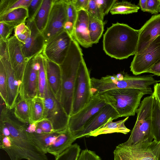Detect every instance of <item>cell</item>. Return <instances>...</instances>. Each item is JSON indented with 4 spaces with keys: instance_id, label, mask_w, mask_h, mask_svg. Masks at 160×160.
Listing matches in <instances>:
<instances>
[{
    "instance_id": "5",
    "label": "cell",
    "mask_w": 160,
    "mask_h": 160,
    "mask_svg": "<svg viewBox=\"0 0 160 160\" xmlns=\"http://www.w3.org/2000/svg\"><path fill=\"white\" fill-rule=\"evenodd\" d=\"M153 93L137 89L122 88L112 89L100 94L120 117H127L135 115L144 95H151Z\"/></svg>"
},
{
    "instance_id": "36",
    "label": "cell",
    "mask_w": 160,
    "mask_h": 160,
    "mask_svg": "<svg viewBox=\"0 0 160 160\" xmlns=\"http://www.w3.org/2000/svg\"><path fill=\"white\" fill-rule=\"evenodd\" d=\"M87 12L95 18L103 21L105 15L96 0H89Z\"/></svg>"
},
{
    "instance_id": "18",
    "label": "cell",
    "mask_w": 160,
    "mask_h": 160,
    "mask_svg": "<svg viewBox=\"0 0 160 160\" xmlns=\"http://www.w3.org/2000/svg\"><path fill=\"white\" fill-rule=\"evenodd\" d=\"M117 111L108 104L96 113L80 131L73 134L75 138L87 136L90 132L98 129L111 118L114 120L119 118Z\"/></svg>"
},
{
    "instance_id": "4",
    "label": "cell",
    "mask_w": 160,
    "mask_h": 160,
    "mask_svg": "<svg viewBox=\"0 0 160 160\" xmlns=\"http://www.w3.org/2000/svg\"><path fill=\"white\" fill-rule=\"evenodd\" d=\"M93 93L100 94L108 90L122 88H134L153 92L150 86L160 81L155 79L152 75L130 76L126 73H119L112 75H107L100 79L91 78Z\"/></svg>"
},
{
    "instance_id": "27",
    "label": "cell",
    "mask_w": 160,
    "mask_h": 160,
    "mask_svg": "<svg viewBox=\"0 0 160 160\" xmlns=\"http://www.w3.org/2000/svg\"><path fill=\"white\" fill-rule=\"evenodd\" d=\"M36 57L39 64L38 96L44 98L49 88L46 72V58L42 52L36 55Z\"/></svg>"
},
{
    "instance_id": "41",
    "label": "cell",
    "mask_w": 160,
    "mask_h": 160,
    "mask_svg": "<svg viewBox=\"0 0 160 160\" xmlns=\"http://www.w3.org/2000/svg\"><path fill=\"white\" fill-rule=\"evenodd\" d=\"M77 160H102V159L95 152L88 149H86L82 151Z\"/></svg>"
},
{
    "instance_id": "42",
    "label": "cell",
    "mask_w": 160,
    "mask_h": 160,
    "mask_svg": "<svg viewBox=\"0 0 160 160\" xmlns=\"http://www.w3.org/2000/svg\"><path fill=\"white\" fill-rule=\"evenodd\" d=\"M147 12L154 15L160 12V0H147Z\"/></svg>"
},
{
    "instance_id": "17",
    "label": "cell",
    "mask_w": 160,
    "mask_h": 160,
    "mask_svg": "<svg viewBox=\"0 0 160 160\" xmlns=\"http://www.w3.org/2000/svg\"><path fill=\"white\" fill-rule=\"evenodd\" d=\"M31 31L30 36L23 43H21L22 52L27 61L42 52L45 45L42 33L37 28L33 20L25 22Z\"/></svg>"
},
{
    "instance_id": "8",
    "label": "cell",
    "mask_w": 160,
    "mask_h": 160,
    "mask_svg": "<svg viewBox=\"0 0 160 160\" xmlns=\"http://www.w3.org/2000/svg\"><path fill=\"white\" fill-rule=\"evenodd\" d=\"M91 78L83 58L80 63L76 81L71 115L78 112L90 100L93 93Z\"/></svg>"
},
{
    "instance_id": "20",
    "label": "cell",
    "mask_w": 160,
    "mask_h": 160,
    "mask_svg": "<svg viewBox=\"0 0 160 160\" xmlns=\"http://www.w3.org/2000/svg\"><path fill=\"white\" fill-rule=\"evenodd\" d=\"M4 67L7 78V97L5 103L6 107L9 109H13L19 95V86L14 72L9 61V55L0 58Z\"/></svg>"
},
{
    "instance_id": "26",
    "label": "cell",
    "mask_w": 160,
    "mask_h": 160,
    "mask_svg": "<svg viewBox=\"0 0 160 160\" xmlns=\"http://www.w3.org/2000/svg\"><path fill=\"white\" fill-rule=\"evenodd\" d=\"M54 0H43L33 21L38 29L42 33L46 26Z\"/></svg>"
},
{
    "instance_id": "44",
    "label": "cell",
    "mask_w": 160,
    "mask_h": 160,
    "mask_svg": "<svg viewBox=\"0 0 160 160\" xmlns=\"http://www.w3.org/2000/svg\"><path fill=\"white\" fill-rule=\"evenodd\" d=\"M78 12L81 10H87L89 0H71Z\"/></svg>"
},
{
    "instance_id": "16",
    "label": "cell",
    "mask_w": 160,
    "mask_h": 160,
    "mask_svg": "<svg viewBox=\"0 0 160 160\" xmlns=\"http://www.w3.org/2000/svg\"><path fill=\"white\" fill-rule=\"evenodd\" d=\"M9 59L19 88L28 62L22 50L20 42L14 35L7 41Z\"/></svg>"
},
{
    "instance_id": "43",
    "label": "cell",
    "mask_w": 160,
    "mask_h": 160,
    "mask_svg": "<svg viewBox=\"0 0 160 160\" xmlns=\"http://www.w3.org/2000/svg\"><path fill=\"white\" fill-rule=\"evenodd\" d=\"M96 1L104 15L108 13L113 5L117 2L115 0H96Z\"/></svg>"
},
{
    "instance_id": "19",
    "label": "cell",
    "mask_w": 160,
    "mask_h": 160,
    "mask_svg": "<svg viewBox=\"0 0 160 160\" xmlns=\"http://www.w3.org/2000/svg\"><path fill=\"white\" fill-rule=\"evenodd\" d=\"M88 25L89 17L87 12L84 10L78 11L72 38L85 48L91 47L93 44L89 37Z\"/></svg>"
},
{
    "instance_id": "12",
    "label": "cell",
    "mask_w": 160,
    "mask_h": 160,
    "mask_svg": "<svg viewBox=\"0 0 160 160\" xmlns=\"http://www.w3.org/2000/svg\"><path fill=\"white\" fill-rule=\"evenodd\" d=\"M160 61V36L155 39L141 54H135L130 66L135 75L146 73Z\"/></svg>"
},
{
    "instance_id": "23",
    "label": "cell",
    "mask_w": 160,
    "mask_h": 160,
    "mask_svg": "<svg viewBox=\"0 0 160 160\" xmlns=\"http://www.w3.org/2000/svg\"><path fill=\"white\" fill-rule=\"evenodd\" d=\"M128 118L129 117H127L123 119L115 122H113L114 120L113 118H110L101 127L90 132L86 137H96L101 134L114 132H120L126 134L130 131L125 125V122Z\"/></svg>"
},
{
    "instance_id": "13",
    "label": "cell",
    "mask_w": 160,
    "mask_h": 160,
    "mask_svg": "<svg viewBox=\"0 0 160 160\" xmlns=\"http://www.w3.org/2000/svg\"><path fill=\"white\" fill-rule=\"evenodd\" d=\"M72 38L68 32L63 31L45 44L43 54L48 59L60 65L67 55Z\"/></svg>"
},
{
    "instance_id": "24",
    "label": "cell",
    "mask_w": 160,
    "mask_h": 160,
    "mask_svg": "<svg viewBox=\"0 0 160 160\" xmlns=\"http://www.w3.org/2000/svg\"><path fill=\"white\" fill-rule=\"evenodd\" d=\"M61 132H54L49 133H38L28 132L29 135L32 142L45 154L48 153L49 148Z\"/></svg>"
},
{
    "instance_id": "49",
    "label": "cell",
    "mask_w": 160,
    "mask_h": 160,
    "mask_svg": "<svg viewBox=\"0 0 160 160\" xmlns=\"http://www.w3.org/2000/svg\"><path fill=\"white\" fill-rule=\"evenodd\" d=\"M147 0H139V5L141 10L144 12H147Z\"/></svg>"
},
{
    "instance_id": "11",
    "label": "cell",
    "mask_w": 160,
    "mask_h": 160,
    "mask_svg": "<svg viewBox=\"0 0 160 160\" xmlns=\"http://www.w3.org/2000/svg\"><path fill=\"white\" fill-rule=\"evenodd\" d=\"M67 0H54L48 22L42 32L45 44L64 30L67 21Z\"/></svg>"
},
{
    "instance_id": "40",
    "label": "cell",
    "mask_w": 160,
    "mask_h": 160,
    "mask_svg": "<svg viewBox=\"0 0 160 160\" xmlns=\"http://www.w3.org/2000/svg\"><path fill=\"white\" fill-rule=\"evenodd\" d=\"M14 28L2 22H0V38L7 41Z\"/></svg>"
},
{
    "instance_id": "29",
    "label": "cell",
    "mask_w": 160,
    "mask_h": 160,
    "mask_svg": "<svg viewBox=\"0 0 160 160\" xmlns=\"http://www.w3.org/2000/svg\"><path fill=\"white\" fill-rule=\"evenodd\" d=\"M29 99L31 124L36 123L44 119V98L38 96Z\"/></svg>"
},
{
    "instance_id": "48",
    "label": "cell",
    "mask_w": 160,
    "mask_h": 160,
    "mask_svg": "<svg viewBox=\"0 0 160 160\" xmlns=\"http://www.w3.org/2000/svg\"><path fill=\"white\" fill-rule=\"evenodd\" d=\"M153 94L158 102L160 107V82H158L154 85Z\"/></svg>"
},
{
    "instance_id": "37",
    "label": "cell",
    "mask_w": 160,
    "mask_h": 160,
    "mask_svg": "<svg viewBox=\"0 0 160 160\" xmlns=\"http://www.w3.org/2000/svg\"><path fill=\"white\" fill-rule=\"evenodd\" d=\"M35 123V132L38 133H49L55 132L51 122L44 119Z\"/></svg>"
},
{
    "instance_id": "21",
    "label": "cell",
    "mask_w": 160,
    "mask_h": 160,
    "mask_svg": "<svg viewBox=\"0 0 160 160\" xmlns=\"http://www.w3.org/2000/svg\"><path fill=\"white\" fill-rule=\"evenodd\" d=\"M46 72L48 86L53 95L59 101L61 82L60 66L46 58Z\"/></svg>"
},
{
    "instance_id": "9",
    "label": "cell",
    "mask_w": 160,
    "mask_h": 160,
    "mask_svg": "<svg viewBox=\"0 0 160 160\" xmlns=\"http://www.w3.org/2000/svg\"><path fill=\"white\" fill-rule=\"evenodd\" d=\"M44 119L49 120L55 132H62L68 128L69 116L66 113L59 101L53 95L50 88L44 97Z\"/></svg>"
},
{
    "instance_id": "33",
    "label": "cell",
    "mask_w": 160,
    "mask_h": 160,
    "mask_svg": "<svg viewBox=\"0 0 160 160\" xmlns=\"http://www.w3.org/2000/svg\"><path fill=\"white\" fill-rule=\"evenodd\" d=\"M67 21L64 26V30L73 37L74 26L78 16V12L71 2L67 0Z\"/></svg>"
},
{
    "instance_id": "45",
    "label": "cell",
    "mask_w": 160,
    "mask_h": 160,
    "mask_svg": "<svg viewBox=\"0 0 160 160\" xmlns=\"http://www.w3.org/2000/svg\"><path fill=\"white\" fill-rule=\"evenodd\" d=\"M14 35L17 37L29 30L30 29L25 22L18 25L14 28Z\"/></svg>"
},
{
    "instance_id": "35",
    "label": "cell",
    "mask_w": 160,
    "mask_h": 160,
    "mask_svg": "<svg viewBox=\"0 0 160 160\" xmlns=\"http://www.w3.org/2000/svg\"><path fill=\"white\" fill-rule=\"evenodd\" d=\"M8 88L7 75L2 62L0 61V95L1 98L6 103L7 99Z\"/></svg>"
},
{
    "instance_id": "34",
    "label": "cell",
    "mask_w": 160,
    "mask_h": 160,
    "mask_svg": "<svg viewBox=\"0 0 160 160\" xmlns=\"http://www.w3.org/2000/svg\"><path fill=\"white\" fill-rule=\"evenodd\" d=\"M80 151L79 146L75 143L55 157V160H77Z\"/></svg>"
},
{
    "instance_id": "50",
    "label": "cell",
    "mask_w": 160,
    "mask_h": 160,
    "mask_svg": "<svg viewBox=\"0 0 160 160\" xmlns=\"http://www.w3.org/2000/svg\"></svg>"
},
{
    "instance_id": "7",
    "label": "cell",
    "mask_w": 160,
    "mask_h": 160,
    "mask_svg": "<svg viewBox=\"0 0 160 160\" xmlns=\"http://www.w3.org/2000/svg\"><path fill=\"white\" fill-rule=\"evenodd\" d=\"M114 160H160V142H140L131 146L123 143L113 152Z\"/></svg>"
},
{
    "instance_id": "10",
    "label": "cell",
    "mask_w": 160,
    "mask_h": 160,
    "mask_svg": "<svg viewBox=\"0 0 160 160\" xmlns=\"http://www.w3.org/2000/svg\"><path fill=\"white\" fill-rule=\"evenodd\" d=\"M108 104L101 94L93 93L89 102L77 113L70 116L68 129L73 135L80 131L96 113Z\"/></svg>"
},
{
    "instance_id": "28",
    "label": "cell",
    "mask_w": 160,
    "mask_h": 160,
    "mask_svg": "<svg viewBox=\"0 0 160 160\" xmlns=\"http://www.w3.org/2000/svg\"><path fill=\"white\" fill-rule=\"evenodd\" d=\"M13 114L19 121L26 124L31 123V111L29 99H20L16 101L13 108Z\"/></svg>"
},
{
    "instance_id": "14",
    "label": "cell",
    "mask_w": 160,
    "mask_h": 160,
    "mask_svg": "<svg viewBox=\"0 0 160 160\" xmlns=\"http://www.w3.org/2000/svg\"><path fill=\"white\" fill-rule=\"evenodd\" d=\"M39 69L36 56L28 61L19 88L20 99H31L38 96Z\"/></svg>"
},
{
    "instance_id": "1",
    "label": "cell",
    "mask_w": 160,
    "mask_h": 160,
    "mask_svg": "<svg viewBox=\"0 0 160 160\" xmlns=\"http://www.w3.org/2000/svg\"><path fill=\"white\" fill-rule=\"evenodd\" d=\"M0 122L7 127L0 130V148L11 160H48L30 137L25 124L15 119L10 109L1 106Z\"/></svg>"
},
{
    "instance_id": "47",
    "label": "cell",
    "mask_w": 160,
    "mask_h": 160,
    "mask_svg": "<svg viewBox=\"0 0 160 160\" xmlns=\"http://www.w3.org/2000/svg\"><path fill=\"white\" fill-rule=\"evenodd\" d=\"M146 73H152L154 75L160 76V61L147 71Z\"/></svg>"
},
{
    "instance_id": "22",
    "label": "cell",
    "mask_w": 160,
    "mask_h": 160,
    "mask_svg": "<svg viewBox=\"0 0 160 160\" xmlns=\"http://www.w3.org/2000/svg\"><path fill=\"white\" fill-rule=\"evenodd\" d=\"M76 140L68 128L57 137L49 148L48 153L56 157L70 147Z\"/></svg>"
},
{
    "instance_id": "2",
    "label": "cell",
    "mask_w": 160,
    "mask_h": 160,
    "mask_svg": "<svg viewBox=\"0 0 160 160\" xmlns=\"http://www.w3.org/2000/svg\"><path fill=\"white\" fill-rule=\"evenodd\" d=\"M138 36V30L125 24H113L104 34L103 50L112 58H127L136 54Z\"/></svg>"
},
{
    "instance_id": "30",
    "label": "cell",
    "mask_w": 160,
    "mask_h": 160,
    "mask_svg": "<svg viewBox=\"0 0 160 160\" xmlns=\"http://www.w3.org/2000/svg\"><path fill=\"white\" fill-rule=\"evenodd\" d=\"M153 95L151 116V131L154 140L160 142V107L155 96Z\"/></svg>"
},
{
    "instance_id": "38",
    "label": "cell",
    "mask_w": 160,
    "mask_h": 160,
    "mask_svg": "<svg viewBox=\"0 0 160 160\" xmlns=\"http://www.w3.org/2000/svg\"><path fill=\"white\" fill-rule=\"evenodd\" d=\"M43 0H32L27 8L28 18L27 20L32 21L38 11Z\"/></svg>"
},
{
    "instance_id": "31",
    "label": "cell",
    "mask_w": 160,
    "mask_h": 160,
    "mask_svg": "<svg viewBox=\"0 0 160 160\" xmlns=\"http://www.w3.org/2000/svg\"><path fill=\"white\" fill-rule=\"evenodd\" d=\"M88 30L91 41L92 44L98 42L104 31V23L88 14Z\"/></svg>"
},
{
    "instance_id": "3",
    "label": "cell",
    "mask_w": 160,
    "mask_h": 160,
    "mask_svg": "<svg viewBox=\"0 0 160 160\" xmlns=\"http://www.w3.org/2000/svg\"><path fill=\"white\" fill-rule=\"evenodd\" d=\"M83 58L82 50L78 43L73 38L67 55L62 63L60 65L61 82L59 101L69 116L72 113L78 71Z\"/></svg>"
},
{
    "instance_id": "39",
    "label": "cell",
    "mask_w": 160,
    "mask_h": 160,
    "mask_svg": "<svg viewBox=\"0 0 160 160\" xmlns=\"http://www.w3.org/2000/svg\"><path fill=\"white\" fill-rule=\"evenodd\" d=\"M31 1L32 0H10L8 8L4 14L20 8H27Z\"/></svg>"
},
{
    "instance_id": "25",
    "label": "cell",
    "mask_w": 160,
    "mask_h": 160,
    "mask_svg": "<svg viewBox=\"0 0 160 160\" xmlns=\"http://www.w3.org/2000/svg\"><path fill=\"white\" fill-rule=\"evenodd\" d=\"M28 16L27 8H20L0 16V22H4L15 28L25 22Z\"/></svg>"
},
{
    "instance_id": "32",
    "label": "cell",
    "mask_w": 160,
    "mask_h": 160,
    "mask_svg": "<svg viewBox=\"0 0 160 160\" xmlns=\"http://www.w3.org/2000/svg\"><path fill=\"white\" fill-rule=\"evenodd\" d=\"M140 8L138 6L125 1L116 2L110 12L111 14H128L137 12Z\"/></svg>"
},
{
    "instance_id": "46",
    "label": "cell",
    "mask_w": 160,
    "mask_h": 160,
    "mask_svg": "<svg viewBox=\"0 0 160 160\" xmlns=\"http://www.w3.org/2000/svg\"><path fill=\"white\" fill-rule=\"evenodd\" d=\"M8 55L7 41L0 38V58Z\"/></svg>"
},
{
    "instance_id": "6",
    "label": "cell",
    "mask_w": 160,
    "mask_h": 160,
    "mask_svg": "<svg viewBox=\"0 0 160 160\" xmlns=\"http://www.w3.org/2000/svg\"><path fill=\"white\" fill-rule=\"evenodd\" d=\"M153 95L145 98L141 102L137 110V119L128 139L123 143L128 146L139 142L148 141L151 142L154 139L151 131V116Z\"/></svg>"
},
{
    "instance_id": "15",
    "label": "cell",
    "mask_w": 160,
    "mask_h": 160,
    "mask_svg": "<svg viewBox=\"0 0 160 160\" xmlns=\"http://www.w3.org/2000/svg\"><path fill=\"white\" fill-rule=\"evenodd\" d=\"M138 30V39L135 54H141L160 36V14L152 16Z\"/></svg>"
}]
</instances>
